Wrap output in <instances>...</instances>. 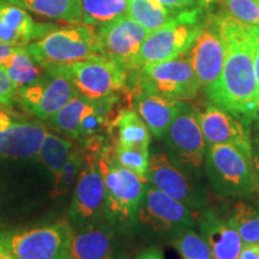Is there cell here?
Returning <instances> with one entry per match:
<instances>
[{"instance_id": "1", "label": "cell", "mask_w": 259, "mask_h": 259, "mask_svg": "<svg viewBox=\"0 0 259 259\" xmlns=\"http://www.w3.org/2000/svg\"><path fill=\"white\" fill-rule=\"evenodd\" d=\"M215 24L225 44L226 58L219 79L205 93L212 103L248 125L258 116L257 80L248 25L226 15L216 16Z\"/></svg>"}, {"instance_id": "2", "label": "cell", "mask_w": 259, "mask_h": 259, "mask_svg": "<svg viewBox=\"0 0 259 259\" xmlns=\"http://www.w3.org/2000/svg\"><path fill=\"white\" fill-rule=\"evenodd\" d=\"M204 170L209 186L218 196L246 198L257 193L252 149L234 144L206 148Z\"/></svg>"}, {"instance_id": "3", "label": "cell", "mask_w": 259, "mask_h": 259, "mask_svg": "<svg viewBox=\"0 0 259 259\" xmlns=\"http://www.w3.org/2000/svg\"><path fill=\"white\" fill-rule=\"evenodd\" d=\"M27 50L41 66H64L103 57L96 30L84 23L51 29L30 42Z\"/></svg>"}, {"instance_id": "4", "label": "cell", "mask_w": 259, "mask_h": 259, "mask_svg": "<svg viewBox=\"0 0 259 259\" xmlns=\"http://www.w3.org/2000/svg\"><path fill=\"white\" fill-rule=\"evenodd\" d=\"M99 166L105 181L106 219L114 225L134 221L148 183L116 162L114 145L102 148Z\"/></svg>"}, {"instance_id": "5", "label": "cell", "mask_w": 259, "mask_h": 259, "mask_svg": "<svg viewBox=\"0 0 259 259\" xmlns=\"http://www.w3.org/2000/svg\"><path fill=\"white\" fill-rule=\"evenodd\" d=\"M136 220L154 235L169 241L184 229L197 227L196 211L149 183Z\"/></svg>"}, {"instance_id": "6", "label": "cell", "mask_w": 259, "mask_h": 259, "mask_svg": "<svg viewBox=\"0 0 259 259\" xmlns=\"http://www.w3.org/2000/svg\"><path fill=\"white\" fill-rule=\"evenodd\" d=\"M73 233L69 222H58L5 234L0 241L17 259H70Z\"/></svg>"}, {"instance_id": "7", "label": "cell", "mask_w": 259, "mask_h": 259, "mask_svg": "<svg viewBox=\"0 0 259 259\" xmlns=\"http://www.w3.org/2000/svg\"><path fill=\"white\" fill-rule=\"evenodd\" d=\"M193 14L180 15L148 35L137 59V70L185 56L192 48L200 29Z\"/></svg>"}, {"instance_id": "8", "label": "cell", "mask_w": 259, "mask_h": 259, "mask_svg": "<svg viewBox=\"0 0 259 259\" xmlns=\"http://www.w3.org/2000/svg\"><path fill=\"white\" fill-rule=\"evenodd\" d=\"M197 179L198 177L178 166L167 153L150 155L148 183L198 212L208 206L209 198Z\"/></svg>"}, {"instance_id": "9", "label": "cell", "mask_w": 259, "mask_h": 259, "mask_svg": "<svg viewBox=\"0 0 259 259\" xmlns=\"http://www.w3.org/2000/svg\"><path fill=\"white\" fill-rule=\"evenodd\" d=\"M99 154L92 151L84 154L82 169L77 178L70 206V219L77 229L107 220L106 189L99 166Z\"/></svg>"}, {"instance_id": "10", "label": "cell", "mask_w": 259, "mask_h": 259, "mask_svg": "<svg viewBox=\"0 0 259 259\" xmlns=\"http://www.w3.org/2000/svg\"><path fill=\"white\" fill-rule=\"evenodd\" d=\"M61 67L77 93L92 101L116 95L124 89L126 83V70L105 57L77 61Z\"/></svg>"}, {"instance_id": "11", "label": "cell", "mask_w": 259, "mask_h": 259, "mask_svg": "<svg viewBox=\"0 0 259 259\" xmlns=\"http://www.w3.org/2000/svg\"><path fill=\"white\" fill-rule=\"evenodd\" d=\"M164 142L168 155L178 166L199 177L204 168L206 145L197 112L186 105L168 128Z\"/></svg>"}, {"instance_id": "12", "label": "cell", "mask_w": 259, "mask_h": 259, "mask_svg": "<svg viewBox=\"0 0 259 259\" xmlns=\"http://www.w3.org/2000/svg\"><path fill=\"white\" fill-rule=\"evenodd\" d=\"M139 70L141 90L187 101L193 99L200 88L187 54L173 60L148 65Z\"/></svg>"}, {"instance_id": "13", "label": "cell", "mask_w": 259, "mask_h": 259, "mask_svg": "<svg viewBox=\"0 0 259 259\" xmlns=\"http://www.w3.org/2000/svg\"><path fill=\"white\" fill-rule=\"evenodd\" d=\"M45 74L40 80L18 90L21 103L31 114L44 120L51 118L78 95L61 66H44Z\"/></svg>"}, {"instance_id": "14", "label": "cell", "mask_w": 259, "mask_h": 259, "mask_svg": "<svg viewBox=\"0 0 259 259\" xmlns=\"http://www.w3.org/2000/svg\"><path fill=\"white\" fill-rule=\"evenodd\" d=\"M102 56L115 61L126 71L137 70L139 51L150 32L124 16L109 23L99 25L96 30Z\"/></svg>"}, {"instance_id": "15", "label": "cell", "mask_w": 259, "mask_h": 259, "mask_svg": "<svg viewBox=\"0 0 259 259\" xmlns=\"http://www.w3.org/2000/svg\"><path fill=\"white\" fill-rule=\"evenodd\" d=\"M120 229L108 220L77 229L71 241L70 259H119Z\"/></svg>"}, {"instance_id": "16", "label": "cell", "mask_w": 259, "mask_h": 259, "mask_svg": "<svg viewBox=\"0 0 259 259\" xmlns=\"http://www.w3.org/2000/svg\"><path fill=\"white\" fill-rule=\"evenodd\" d=\"M197 119L208 147L234 144L252 149L248 125L222 107L211 102L202 111L197 112Z\"/></svg>"}, {"instance_id": "17", "label": "cell", "mask_w": 259, "mask_h": 259, "mask_svg": "<svg viewBox=\"0 0 259 259\" xmlns=\"http://www.w3.org/2000/svg\"><path fill=\"white\" fill-rule=\"evenodd\" d=\"M197 213V226L209 245L212 259H238L244 241L226 216L209 206Z\"/></svg>"}, {"instance_id": "18", "label": "cell", "mask_w": 259, "mask_h": 259, "mask_svg": "<svg viewBox=\"0 0 259 259\" xmlns=\"http://www.w3.org/2000/svg\"><path fill=\"white\" fill-rule=\"evenodd\" d=\"M189 57L200 88L212 85L222 72L226 58L225 44L218 29H200Z\"/></svg>"}, {"instance_id": "19", "label": "cell", "mask_w": 259, "mask_h": 259, "mask_svg": "<svg viewBox=\"0 0 259 259\" xmlns=\"http://www.w3.org/2000/svg\"><path fill=\"white\" fill-rule=\"evenodd\" d=\"M134 105L135 111L143 119L150 134L156 139H163L171 122L187 103L156 93L139 90L135 95Z\"/></svg>"}, {"instance_id": "20", "label": "cell", "mask_w": 259, "mask_h": 259, "mask_svg": "<svg viewBox=\"0 0 259 259\" xmlns=\"http://www.w3.org/2000/svg\"><path fill=\"white\" fill-rule=\"evenodd\" d=\"M47 131L31 121H11L0 127V157L29 158L37 155Z\"/></svg>"}, {"instance_id": "21", "label": "cell", "mask_w": 259, "mask_h": 259, "mask_svg": "<svg viewBox=\"0 0 259 259\" xmlns=\"http://www.w3.org/2000/svg\"><path fill=\"white\" fill-rule=\"evenodd\" d=\"M50 25L36 24L21 6L0 0V42L12 46H28L48 31Z\"/></svg>"}, {"instance_id": "22", "label": "cell", "mask_w": 259, "mask_h": 259, "mask_svg": "<svg viewBox=\"0 0 259 259\" xmlns=\"http://www.w3.org/2000/svg\"><path fill=\"white\" fill-rule=\"evenodd\" d=\"M12 4L41 17L66 22L69 24L83 23L80 0H8Z\"/></svg>"}, {"instance_id": "23", "label": "cell", "mask_w": 259, "mask_h": 259, "mask_svg": "<svg viewBox=\"0 0 259 259\" xmlns=\"http://www.w3.org/2000/svg\"><path fill=\"white\" fill-rule=\"evenodd\" d=\"M113 127H116L118 131V141L115 144L124 148L149 151L151 134L135 109L119 111L113 122Z\"/></svg>"}, {"instance_id": "24", "label": "cell", "mask_w": 259, "mask_h": 259, "mask_svg": "<svg viewBox=\"0 0 259 259\" xmlns=\"http://www.w3.org/2000/svg\"><path fill=\"white\" fill-rule=\"evenodd\" d=\"M2 66L18 90L36 83L45 74V67L29 54L27 46L18 47Z\"/></svg>"}, {"instance_id": "25", "label": "cell", "mask_w": 259, "mask_h": 259, "mask_svg": "<svg viewBox=\"0 0 259 259\" xmlns=\"http://www.w3.org/2000/svg\"><path fill=\"white\" fill-rule=\"evenodd\" d=\"M227 220L238 231L244 245L259 244V206L236 200L227 213Z\"/></svg>"}, {"instance_id": "26", "label": "cell", "mask_w": 259, "mask_h": 259, "mask_svg": "<svg viewBox=\"0 0 259 259\" xmlns=\"http://www.w3.org/2000/svg\"><path fill=\"white\" fill-rule=\"evenodd\" d=\"M83 23L99 27L127 16L128 0H80Z\"/></svg>"}, {"instance_id": "27", "label": "cell", "mask_w": 259, "mask_h": 259, "mask_svg": "<svg viewBox=\"0 0 259 259\" xmlns=\"http://www.w3.org/2000/svg\"><path fill=\"white\" fill-rule=\"evenodd\" d=\"M127 16L153 32L170 21V11L157 0H128Z\"/></svg>"}, {"instance_id": "28", "label": "cell", "mask_w": 259, "mask_h": 259, "mask_svg": "<svg viewBox=\"0 0 259 259\" xmlns=\"http://www.w3.org/2000/svg\"><path fill=\"white\" fill-rule=\"evenodd\" d=\"M73 147V143L69 139L47 132L46 137L42 141L37 156L44 166L53 174L54 179L60 174Z\"/></svg>"}, {"instance_id": "29", "label": "cell", "mask_w": 259, "mask_h": 259, "mask_svg": "<svg viewBox=\"0 0 259 259\" xmlns=\"http://www.w3.org/2000/svg\"><path fill=\"white\" fill-rule=\"evenodd\" d=\"M89 103L90 100L78 94L69 103H66L59 112H57V114L52 116L51 122L54 127L69 136L70 138H79V124Z\"/></svg>"}, {"instance_id": "30", "label": "cell", "mask_w": 259, "mask_h": 259, "mask_svg": "<svg viewBox=\"0 0 259 259\" xmlns=\"http://www.w3.org/2000/svg\"><path fill=\"white\" fill-rule=\"evenodd\" d=\"M183 259H212L205 239L196 228H186L169 241Z\"/></svg>"}, {"instance_id": "31", "label": "cell", "mask_w": 259, "mask_h": 259, "mask_svg": "<svg viewBox=\"0 0 259 259\" xmlns=\"http://www.w3.org/2000/svg\"><path fill=\"white\" fill-rule=\"evenodd\" d=\"M205 4H216L225 10L222 15L246 25H259V0H204Z\"/></svg>"}, {"instance_id": "32", "label": "cell", "mask_w": 259, "mask_h": 259, "mask_svg": "<svg viewBox=\"0 0 259 259\" xmlns=\"http://www.w3.org/2000/svg\"><path fill=\"white\" fill-rule=\"evenodd\" d=\"M83 158L84 154H82V151L78 148L73 147L60 174L54 179V189L52 191V197L63 196L71 189L82 169Z\"/></svg>"}, {"instance_id": "33", "label": "cell", "mask_w": 259, "mask_h": 259, "mask_svg": "<svg viewBox=\"0 0 259 259\" xmlns=\"http://www.w3.org/2000/svg\"><path fill=\"white\" fill-rule=\"evenodd\" d=\"M115 160L121 167L134 171L139 178L148 183V167L150 154L139 149L124 148L114 143Z\"/></svg>"}, {"instance_id": "34", "label": "cell", "mask_w": 259, "mask_h": 259, "mask_svg": "<svg viewBox=\"0 0 259 259\" xmlns=\"http://www.w3.org/2000/svg\"><path fill=\"white\" fill-rule=\"evenodd\" d=\"M18 95V89L9 77L8 72L0 66V106L9 107Z\"/></svg>"}, {"instance_id": "35", "label": "cell", "mask_w": 259, "mask_h": 259, "mask_svg": "<svg viewBox=\"0 0 259 259\" xmlns=\"http://www.w3.org/2000/svg\"><path fill=\"white\" fill-rule=\"evenodd\" d=\"M252 47H253L254 72L257 80V111L259 115V25H248Z\"/></svg>"}, {"instance_id": "36", "label": "cell", "mask_w": 259, "mask_h": 259, "mask_svg": "<svg viewBox=\"0 0 259 259\" xmlns=\"http://www.w3.org/2000/svg\"><path fill=\"white\" fill-rule=\"evenodd\" d=\"M135 259H164L163 252L157 246H151V247L144 248L136 255Z\"/></svg>"}, {"instance_id": "37", "label": "cell", "mask_w": 259, "mask_h": 259, "mask_svg": "<svg viewBox=\"0 0 259 259\" xmlns=\"http://www.w3.org/2000/svg\"><path fill=\"white\" fill-rule=\"evenodd\" d=\"M162 5L166 6L169 11H176V10L185 9L187 6L192 5L196 0H157Z\"/></svg>"}, {"instance_id": "38", "label": "cell", "mask_w": 259, "mask_h": 259, "mask_svg": "<svg viewBox=\"0 0 259 259\" xmlns=\"http://www.w3.org/2000/svg\"><path fill=\"white\" fill-rule=\"evenodd\" d=\"M238 259H259V244L244 245Z\"/></svg>"}, {"instance_id": "39", "label": "cell", "mask_w": 259, "mask_h": 259, "mask_svg": "<svg viewBox=\"0 0 259 259\" xmlns=\"http://www.w3.org/2000/svg\"><path fill=\"white\" fill-rule=\"evenodd\" d=\"M252 161H253L255 180H257V193L259 194V137L255 138L252 144Z\"/></svg>"}, {"instance_id": "40", "label": "cell", "mask_w": 259, "mask_h": 259, "mask_svg": "<svg viewBox=\"0 0 259 259\" xmlns=\"http://www.w3.org/2000/svg\"><path fill=\"white\" fill-rule=\"evenodd\" d=\"M18 47L22 46H12V45L0 42V66H2V65L18 50Z\"/></svg>"}, {"instance_id": "41", "label": "cell", "mask_w": 259, "mask_h": 259, "mask_svg": "<svg viewBox=\"0 0 259 259\" xmlns=\"http://www.w3.org/2000/svg\"><path fill=\"white\" fill-rule=\"evenodd\" d=\"M0 259H17L16 255L0 241Z\"/></svg>"}, {"instance_id": "42", "label": "cell", "mask_w": 259, "mask_h": 259, "mask_svg": "<svg viewBox=\"0 0 259 259\" xmlns=\"http://www.w3.org/2000/svg\"><path fill=\"white\" fill-rule=\"evenodd\" d=\"M0 108H2V107H0Z\"/></svg>"}]
</instances>
